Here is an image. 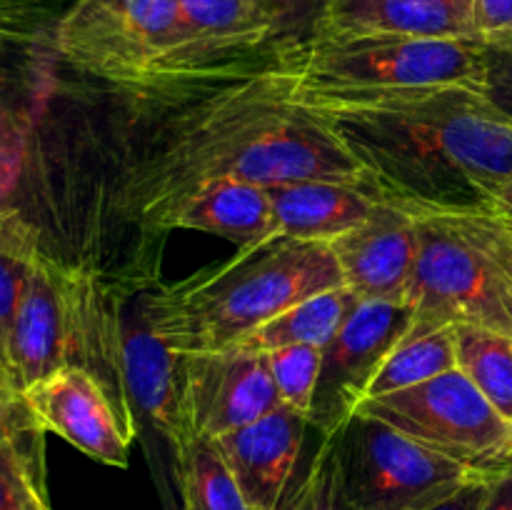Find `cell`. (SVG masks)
<instances>
[{
  "instance_id": "484cf974",
  "label": "cell",
  "mask_w": 512,
  "mask_h": 510,
  "mask_svg": "<svg viewBox=\"0 0 512 510\" xmlns=\"http://www.w3.org/2000/svg\"><path fill=\"white\" fill-rule=\"evenodd\" d=\"M268 368L273 375L280 403L310 418L320 370H323V348L318 345H285L268 350Z\"/></svg>"
},
{
  "instance_id": "277c9868",
  "label": "cell",
  "mask_w": 512,
  "mask_h": 510,
  "mask_svg": "<svg viewBox=\"0 0 512 510\" xmlns=\"http://www.w3.org/2000/svg\"><path fill=\"white\" fill-rule=\"evenodd\" d=\"M273 70L308 110L373 108L485 83L480 38H310L280 50Z\"/></svg>"
},
{
  "instance_id": "4fadbf2b",
  "label": "cell",
  "mask_w": 512,
  "mask_h": 510,
  "mask_svg": "<svg viewBox=\"0 0 512 510\" xmlns=\"http://www.w3.org/2000/svg\"><path fill=\"white\" fill-rule=\"evenodd\" d=\"M183 400L188 433L210 440L255 423L283 405L268 355L243 348L185 355Z\"/></svg>"
},
{
  "instance_id": "52a82bcc",
  "label": "cell",
  "mask_w": 512,
  "mask_h": 510,
  "mask_svg": "<svg viewBox=\"0 0 512 510\" xmlns=\"http://www.w3.org/2000/svg\"><path fill=\"white\" fill-rule=\"evenodd\" d=\"M180 48L178 0H70L55 23L63 63L125 88L173 83Z\"/></svg>"
},
{
  "instance_id": "2e32d148",
  "label": "cell",
  "mask_w": 512,
  "mask_h": 510,
  "mask_svg": "<svg viewBox=\"0 0 512 510\" xmlns=\"http://www.w3.org/2000/svg\"><path fill=\"white\" fill-rule=\"evenodd\" d=\"M183 48L173 83L228 73L245 53L275 50V20L265 0H178Z\"/></svg>"
},
{
  "instance_id": "ba28073f",
  "label": "cell",
  "mask_w": 512,
  "mask_h": 510,
  "mask_svg": "<svg viewBox=\"0 0 512 510\" xmlns=\"http://www.w3.org/2000/svg\"><path fill=\"white\" fill-rule=\"evenodd\" d=\"M58 0H0V245L40 248L38 230L15 203L28 163L35 95L55 55Z\"/></svg>"
},
{
  "instance_id": "4316f807",
  "label": "cell",
  "mask_w": 512,
  "mask_h": 510,
  "mask_svg": "<svg viewBox=\"0 0 512 510\" xmlns=\"http://www.w3.org/2000/svg\"><path fill=\"white\" fill-rule=\"evenodd\" d=\"M283 510H353L345 500L340 480L338 430L320 438L298 490Z\"/></svg>"
},
{
  "instance_id": "ac0fdd59",
  "label": "cell",
  "mask_w": 512,
  "mask_h": 510,
  "mask_svg": "<svg viewBox=\"0 0 512 510\" xmlns=\"http://www.w3.org/2000/svg\"><path fill=\"white\" fill-rule=\"evenodd\" d=\"M278 238L333 243L373 215L380 198L368 185L343 180H288L268 185Z\"/></svg>"
},
{
  "instance_id": "83f0119b",
  "label": "cell",
  "mask_w": 512,
  "mask_h": 510,
  "mask_svg": "<svg viewBox=\"0 0 512 510\" xmlns=\"http://www.w3.org/2000/svg\"><path fill=\"white\" fill-rule=\"evenodd\" d=\"M40 248H5L0 245V363L5 368V353H8L10 328H13L15 313H18L20 298L28 285L33 258ZM8 373V370H5Z\"/></svg>"
},
{
  "instance_id": "cb8c5ba5",
  "label": "cell",
  "mask_w": 512,
  "mask_h": 510,
  "mask_svg": "<svg viewBox=\"0 0 512 510\" xmlns=\"http://www.w3.org/2000/svg\"><path fill=\"white\" fill-rule=\"evenodd\" d=\"M458 368L512 423V335L480 325H455Z\"/></svg>"
},
{
  "instance_id": "f1b7e54d",
  "label": "cell",
  "mask_w": 512,
  "mask_h": 510,
  "mask_svg": "<svg viewBox=\"0 0 512 510\" xmlns=\"http://www.w3.org/2000/svg\"><path fill=\"white\" fill-rule=\"evenodd\" d=\"M328 0H265L275 20V55L313 38Z\"/></svg>"
},
{
  "instance_id": "74e56055",
  "label": "cell",
  "mask_w": 512,
  "mask_h": 510,
  "mask_svg": "<svg viewBox=\"0 0 512 510\" xmlns=\"http://www.w3.org/2000/svg\"><path fill=\"white\" fill-rule=\"evenodd\" d=\"M170 510H173V508H170ZM175 510H180V508H175Z\"/></svg>"
},
{
  "instance_id": "7a4b0ae2",
  "label": "cell",
  "mask_w": 512,
  "mask_h": 510,
  "mask_svg": "<svg viewBox=\"0 0 512 510\" xmlns=\"http://www.w3.org/2000/svg\"><path fill=\"white\" fill-rule=\"evenodd\" d=\"M313 113L363 168L365 185L413 215L495 213L512 180V118L483 90Z\"/></svg>"
},
{
  "instance_id": "1f68e13d",
  "label": "cell",
  "mask_w": 512,
  "mask_h": 510,
  "mask_svg": "<svg viewBox=\"0 0 512 510\" xmlns=\"http://www.w3.org/2000/svg\"><path fill=\"white\" fill-rule=\"evenodd\" d=\"M473 23L478 38L512 33V0H473Z\"/></svg>"
},
{
  "instance_id": "d6a6232c",
  "label": "cell",
  "mask_w": 512,
  "mask_h": 510,
  "mask_svg": "<svg viewBox=\"0 0 512 510\" xmlns=\"http://www.w3.org/2000/svg\"><path fill=\"white\" fill-rule=\"evenodd\" d=\"M493 475H480V478L470 480L468 485L455 490L448 498L438 500V503L433 505H425V508L420 510H480V505H483L485 495H488L490 490V483H493Z\"/></svg>"
},
{
  "instance_id": "e0dca14e",
  "label": "cell",
  "mask_w": 512,
  "mask_h": 510,
  "mask_svg": "<svg viewBox=\"0 0 512 510\" xmlns=\"http://www.w3.org/2000/svg\"><path fill=\"white\" fill-rule=\"evenodd\" d=\"M478 38L473 0H328L313 38Z\"/></svg>"
},
{
  "instance_id": "4dcf8cb0",
  "label": "cell",
  "mask_w": 512,
  "mask_h": 510,
  "mask_svg": "<svg viewBox=\"0 0 512 510\" xmlns=\"http://www.w3.org/2000/svg\"><path fill=\"white\" fill-rule=\"evenodd\" d=\"M30 430L40 428L35 425L23 395L10 385L0 383V443H8V440L30 433Z\"/></svg>"
},
{
  "instance_id": "8fae6325",
  "label": "cell",
  "mask_w": 512,
  "mask_h": 510,
  "mask_svg": "<svg viewBox=\"0 0 512 510\" xmlns=\"http://www.w3.org/2000/svg\"><path fill=\"white\" fill-rule=\"evenodd\" d=\"M413 323L408 300H360L343 328L323 348V370L315 390L310 428L335 433L348 423L385 355L405 338Z\"/></svg>"
},
{
  "instance_id": "9a60e30c",
  "label": "cell",
  "mask_w": 512,
  "mask_h": 510,
  "mask_svg": "<svg viewBox=\"0 0 512 510\" xmlns=\"http://www.w3.org/2000/svg\"><path fill=\"white\" fill-rule=\"evenodd\" d=\"M328 245L345 288L360 300H408L420 250L413 213L380 198L365 223Z\"/></svg>"
},
{
  "instance_id": "5bb4252c",
  "label": "cell",
  "mask_w": 512,
  "mask_h": 510,
  "mask_svg": "<svg viewBox=\"0 0 512 510\" xmlns=\"http://www.w3.org/2000/svg\"><path fill=\"white\" fill-rule=\"evenodd\" d=\"M308 418L288 405H278L255 423L243 425L213 443L238 480L248 503L258 510H283L298 490Z\"/></svg>"
},
{
  "instance_id": "d4e9b609",
  "label": "cell",
  "mask_w": 512,
  "mask_h": 510,
  "mask_svg": "<svg viewBox=\"0 0 512 510\" xmlns=\"http://www.w3.org/2000/svg\"><path fill=\"white\" fill-rule=\"evenodd\" d=\"M40 435L30 430L0 443V510H53L40 463Z\"/></svg>"
},
{
  "instance_id": "30bf717a",
  "label": "cell",
  "mask_w": 512,
  "mask_h": 510,
  "mask_svg": "<svg viewBox=\"0 0 512 510\" xmlns=\"http://www.w3.org/2000/svg\"><path fill=\"white\" fill-rule=\"evenodd\" d=\"M355 413L385 420L425 448L483 473H498L512 460V423L460 368L363 400Z\"/></svg>"
},
{
  "instance_id": "ffe728a7",
  "label": "cell",
  "mask_w": 512,
  "mask_h": 510,
  "mask_svg": "<svg viewBox=\"0 0 512 510\" xmlns=\"http://www.w3.org/2000/svg\"><path fill=\"white\" fill-rule=\"evenodd\" d=\"M155 230H198L230 240L240 250L278 240L268 188L245 180H218L185 195Z\"/></svg>"
},
{
  "instance_id": "603a6c76",
  "label": "cell",
  "mask_w": 512,
  "mask_h": 510,
  "mask_svg": "<svg viewBox=\"0 0 512 510\" xmlns=\"http://www.w3.org/2000/svg\"><path fill=\"white\" fill-rule=\"evenodd\" d=\"M455 368H458L455 325H443V328L433 330H408L405 338L385 355L380 368L375 370L363 400L408 390Z\"/></svg>"
},
{
  "instance_id": "7c38bea8",
  "label": "cell",
  "mask_w": 512,
  "mask_h": 510,
  "mask_svg": "<svg viewBox=\"0 0 512 510\" xmlns=\"http://www.w3.org/2000/svg\"><path fill=\"white\" fill-rule=\"evenodd\" d=\"M23 400L43 433L60 435L98 463L128 468L133 415L93 370L63 365L23 390Z\"/></svg>"
},
{
  "instance_id": "8992f818",
  "label": "cell",
  "mask_w": 512,
  "mask_h": 510,
  "mask_svg": "<svg viewBox=\"0 0 512 510\" xmlns=\"http://www.w3.org/2000/svg\"><path fill=\"white\" fill-rule=\"evenodd\" d=\"M120 338V328L115 330L110 323L95 280L40 248L5 353L13 388L23 395V390L63 365H83L103 380V360L120 398L130 403L120 365Z\"/></svg>"
},
{
  "instance_id": "8d00e7d4",
  "label": "cell",
  "mask_w": 512,
  "mask_h": 510,
  "mask_svg": "<svg viewBox=\"0 0 512 510\" xmlns=\"http://www.w3.org/2000/svg\"><path fill=\"white\" fill-rule=\"evenodd\" d=\"M495 215H498V213H495ZM498 218H500V215H498ZM508 230H510V240H512V228H510V225H508Z\"/></svg>"
},
{
  "instance_id": "f546056e",
  "label": "cell",
  "mask_w": 512,
  "mask_h": 510,
  "mask_svg": "<svg viewBox=\"0 0 512 510\" xmlns=\"http://www.w3.org/2000/svg\"><path fill=\"white\" fill-rule=\"evenodd\" d=\"M480 40H483L485 60L483 93L512 118V33Z\"/></svg>"
},
{
  "instance_id": "9c48e42d",
  "label": "cell",
  "mask_w": 512,
  "mask_h": 510,
  "mask_svg": "<svg viewBox=\"0 0 512 510\" xmlns=\"http://www.w3.org/2000/svg\"><path fill=\"white\" fill-rule=\"evenodd\" d=\"M338 438L343 495L353 510H420L493 475L435 453L368 413L340 425Z\"/></svg>"
},
{
  "instance_id": "7402d4cb",
  "label": "cell",
  "mask_w": 512,
  "mask_h": 510,
  "mask_svg": "<svg viewBox=\"0 0 512 510\" xmlns=\"http://www.w3.org/2000/svg\"><path fill=\"white\" fill-rule=\"evenodd\" d=\"M173 453L180 510H258L248 503L213 440L188 435Z\"/></svg>"
},
{
  "instance_id": "d6986e66",
  "label": "cell",
  "mask_w": 512,
  "mask_h": 510,
  "mask_svg": "<svg viewBox=\"0 0 512 510\" xmlns=\"http://www.w3.org/2000/svg\"><path fill=\"white\" fill-rule=\"evenodd\" d=\"M120 365L125 393L163 438L173 448L188 438L183 400L185 355L173 353L145 323L143 313L138 315V325L125 330L120 338Z\"/></svg>"
},
{
  "instance_id": "e575fe53",
  "label": "cell",
  "mask_w": 512,
  "mask_h": 510,
  "mask_svg": "<svg viewBox=\"0 0 512 510\" xmlns=\"http://www.w3.org/2000/svg\"><path fill=\"white\" fill-rule=\"evenodd\" d=\"M495 213L500 215V220H503L505 225L512 228V180L505 183L503 188L498 190V195H495Z\"/></svg>"
},
{
  "instance_id": "3957f363",
  "label": "cell",
  "mask_w": 512,
  "mask_h": 510,
  "mask_svg": "<svg viewBox=\"0 0 512 510\" xmlns=\"http://www.w3.org/2000/svg\"><path fill=\"white\" fill-rule=\"evenodd\" d=\"M343 283L328 243L278 238L140 300V313L173 353L230 350L300 300Z\"/></svg>"
},
{
  "instance_id": "44dd1931",
  "label": "cell",
  "mask_w": 512,
  "mask_h": 510,
  "mask_svg": "<svg viewBox=\"0 0 512 510\" xmlns=\"http://www.w3.org/2000/svg\"><path fill=\"white\" fill-rule=\"evenodd\" d=\"M360 303L358 295L345 285L323 290L318 295L300 300L293 308L280 313L278 318L260 325L255 333L240 340L235 348L268 353V350L285 348V345H318L325 348L338 335L345 320Z\"/></svg>"
},
{
  "instance_id": "6da1fadb",
  "label": "cell",
  "mask_w": 512,
  "mask_h": 510,
  "mask_svg": "<svg viewBox=\"0 0 512 510\" xmlns=\"http://www.w3.org/2000/svg\"><path fill=\"white\" fill-rule=\"evenodd\" d=\"M310 178L365 185L363 168L330 125L295 103L283 75L268 68L175 120L130 178L125 200L155 230L185 195L218 180L268 188Z\"/></svg>"
},
{
  "instance_id": "d590c367",
  "label": "cell",
  "mask_w": 512,
  "mask_h": 510,
  "mask_svg": "<svg viewBox=\"0 0 512 510\" xmlns=\"http://www.w3.org/2000/svg\"><path fill=\"white\" fill-rule=\"evenodd\" d=\"M0 383H3V385H10V388H13V383H10V378H8V373H5L3 363H0Z\"/></svg>"
},
{
  "instance_id": "5b68a950",
  "label": "cell",
  "mask_w": 512,
  "mask_h": 510,
  "mask_svg": "<svg viewBox=\"0 0 512 510\" xmlns=\"http://www.w3.org/2000/svg\"><path fill=\"white\" fill-rule=\"evenodd\" d=\"M410 330L480 325L512 335V240L495 213L415 215Z\"/></svg>"
},
{
  "instance_id": "836d02e7",
  "label": "cell",
  "mask_w": 512,
  "mask_h": 510,
  "mask_svg": "<svg viewBox=\"0 0 512 510\" xmlns=\"http://www.w3.org/2000/svg\"><path fill=\"white\" fill-rule=\"evenodd\" d=\"M480 510H512V460L493 475V483Z\"/></svg>"
}]
</instances>
